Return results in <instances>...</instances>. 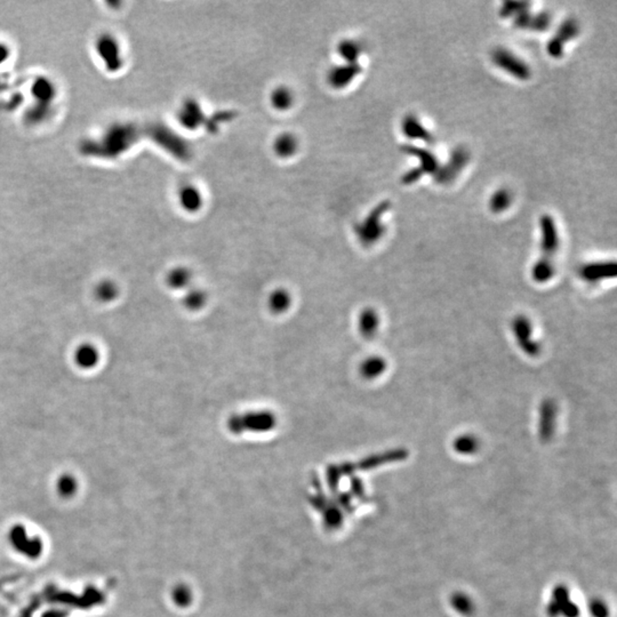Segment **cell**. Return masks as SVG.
Segmentation results:
<instances>
[{
  "label": "cell",
  "mask_w": 617,
  "mask_h": 617,
  "mask_svg": "<svg viewBox=\"0 0 617 617\" xmlns=\"http://www.w3.org/2000/svg\"><path fill=\"white\" fill-rule=\"evenodd\" d=\"M359 324H361V331L363 335L366 337H372L379 327V316L375 311L368 309V310L363 311Z\"/></svg>",
  "instance_id": "obj_17"
},
{
  "label": "cell",
  "mask_w": 617,
  "mask_h": 617,
  "mask_svg": "<svg viewBox=\"0 0 617 617\" xmlns=\"http://www.w3.org/2000/svg\"><path fill=\"white\" fill-rule=\"evenodd\" d=\"M73 359H75V365L82 370H91V368H94L100 361V354L94 345L85 343V344L79 345L78 348L75 349Z\"/></svg>",
  "instance_id": "obj_13"
},
{
  "label": "cell",
  "mask_w": 617,
  "mask_h": 617,
  "mask_svg": "<svg viewBox=\"0 0 617 617\" xmlns=\"http://www.w3.org/2000/svg\"><path fill=\"white\" fill-rule=\"evenodd\" d=\"M616 276V263L614 261H602L586 264L581 269V277L586 282H598Z\"/></svg>",
  "instance_id": "obj_11"
},
{
  "label": "cell",
  "mask_w": 617,
  "mask_h": 617,
  "mask_svg": "<svg viewBox=\"0 0 617 617\" xmlns=\"http://www.w3.org/2000/svg\"><path fill=\"white\" fill-rule=\"evenodd\" d=\"M119 45L117 44L116 39L111 36H103L97 41V52L108 69L116 71L119 69L120 55Z\"/></svg>",
  "instance_id": "obj_12"
},
{
  "label": "cell",
  "mask_w": 617,
  "mask_h": 617,
  "mask_svg": "<svg viewBox=\"0 0 617 617\" xmlns=\"http://www.w3.org/2000/svg\"><path fill=\"white\" fill-rule=\"evenodd\" d=\"M401 151L419 160V164H420L419 167L423 170L424 175H435L442 165L436 154L426 147H416L414 145H401Z\"/></svg>",
  "instance_id": "obj_8"
},
{
  "label": "cell",
  "mask_w": 617,
  "mask_h": 617,
  "mask_svg": "<svg viewBox=\"0 0 617 617\" xmlns=\"http://www.w3.org/2000/svg\"><path fill=\"white\" fill-rule=\"evenodd\" d=\"M581 34L580 22L575 17H567L559 24L555 35L549 39L546 53L549 57L559 60L564 57L565 48L570 41L576 39Z\"/></svg>",
  "instance_id": "obj_3"
},
{
  "label": "cell",
  "mask_w": 617,
  "mask_h": 617,
  "mask_svg": "<svg viewBox=\"0 0 617 617\" xmlns=\"http://www.w3.org/2000/svg\"><path fill=\"white\" fill-rule=\"evenodd\" d=\"M424 176L423 170L420 167H413L407 172H405L401 176V183L405 185H413L420 181Z\"/></svg>",
  "instance_id": "obj_23"
},
{
  "label": "cell",
  "mask_w": 617,
  "mask_h": 617,
  "mask_svg": "<svg viewBox=\"0 0 617 617\" xmlns=\"http://www.w3.org/2000/svg\"><path fill=\"white\" fill-rule=\"evenodd\" d=\"M512 331L518 344L525 354L532 358L537 357L541 354V345L539 342L532 340V323L527 317H516L512 321Z\"/></svg>",
  "instance_id": "obj_5"
},
{
  "label": "cell",
  "mask_w": 617,
  "mask_h": 617,
  "mask_svg": "<svg viewBox=\"0 0 617 617\" xmlns=\"http://www.w3.org/2000/svg\"><path fill=\"white\" fill-rule=\"evenodd\" d=\"M530 6H532V3H528V1L507 0V1L502 3V6L500 7V10H498V14H500L502 19L514 20V17L521 15L523 12L530 10Z\"/></svg>",
  "instance_id": "obj_15"
},
{
  "label": "cell",
  "mask_w": 617,
  "mask_h": 617,
  "mask_svg": "<svg viewBox=\"0 0 617 617\" xmlns=\"http://www.w3.org/2000/svg\"><path fill=\"white\" fill-rule=\"evenodd\" d=\"M174 598H175L177 605L180 604V605L187 606L191 604L194 595H192V591L189 586L187 588V586H180L174 591Z\"/></svg>",
  "instance_id": "obj_22"
},
{
  "label": "cell",
  "mask_w": 617,
  "mask_h": 617,
  "mask_svg": "<svg viewBox=\"0 0 617 617\" xmlns=\"http://www.w3.org/2000/svg\"><path fill=\"white\" fill-rule=\"evenodd\" d=\"M478 447H479V442L472 435H463L454 442V449L460 454H473L478 451Z\"/></svg>",
  "instance_id": "obj_19"
},
{
  "label": "cell",
  "mask_w": 617,
  "mask_h": 617,
  "mask_svg": "<svg viewBox=\"0 0 617 617\" xmlns=\"http://www.w3.org/2000/svg\"><path fill=\"white\" fill-rule=\"evenodd\" d=\"M471 154L469 149L464 145L454 147L449 154L447 161L440 165L433 180L439 185H451L458 179V176L467 168L470 163Z\"/></svg>",
  "instance_id": "obj_1"
},
{
  "label": "cell",
  "mask_w": 617,
  "mask_h": 617,
  "mask_svg": "<svg viewBox=\"0 0 617 617\" xmlns=\"http://www.w3.org/2000/svg\"><path fill=\"white\" fill-rule=\"evenodd\" d=\"M539 231H541V260L553 262L560 239L558 231L557 223L550 214H543L539 219Z\"/></svg>",
  "instance_id": "obj_4"
},
{
  "label": "cell",
  "mask_w": 617,
  "mask_h": 617,
  "mask_svg": "<svg viewBox=\"0 0 617 617\" xmlns=\"http://www.w3.org/2000/svg\"><path fill=\"white\" fill-rule=\"evenodd\" d=\"M557 405L552 399H545L539 407V433L542 442H549L555 435Z\"/></svg>",
  "instance_id": "obj_10"
},
{
  "label": "cell",
  "mask_w": 617,
  "mask_h": 617,
  "mask_svg": "<svg viewBox=\"0 0 617 617\" xmlns=\"http://www.w3.org/2000/svg\"><path fill=\"white\" fill-rule=\"evenodd\" d=\"M389 210H390V203L383 201L370 213V217L367 219L366 223L361 228V237L365 242H374L381 238V235L386 230L381 219Z\"/></svg>",
  "instance_id": "obj_7"
},
{
  "label": "cell",
  "mask_w": 617,
  "mask_h": 617,
  "mask_svg": "<svg viewBox=\"0 0 617 617\" xmlns=\"http://www.w3.org/2000/svg\"><path fill=\"white\" fill-rule=\"evenodd\" d=\"M514 204V194L510 189L500 188L489 198V210L493 214H503Z\"/></svg>",
  "instance_id": "obj_14"
},
{
  "label": "cell",
  "mask_w": 617,
  "mask_h": 617,
  "mask_svg": "<svg viewBox=\"0 0 617 617\" xmlns=\"http://www.w3.org/2000/svg\"><path fill=\"white\" fill-rule=\"evenodd\" d=\"M95 295L96 298L101 302H111L117 298L118 295V287L115 282L111 280H103L101 282L95 289Z\"/></svg>",
  "instance_id": "obj_20"
},
{
  "label": "cell",
  "mask_w": 617,
  "mask_h": 617,
  "mask_svg": "<svg viewBox=\"0 0 617 617\" xmlns=\"http://www.w3.org/2000/svg\"><path fill=\"white\" fill-rule=\"evenodd\" d=\"M491 59L496 68L517 80L527 82L532 78V68L530 64L508 48H495L492 52Z\"/></svg>",
  "instance_id": "obj_2"
},
{
  "label": "cell",
  "mask_w": 617,
  "mask_h": 617,
  "mask_svg": "<svg viewBox=\"0 0 617 617\" xmlns=\"http://www.w3.org/2000/svg\"><path fill=\"white\" fill-rule=\"evenodd\" d=\"M8 57H10V52H8V48H6V45L0 44V66H1L3 62H6Z\"/></svg>",
  "instance_id": "obj_24"
},
{
  "label": "cell",
  "mask_w": 617,
  "mask_h": 617,
  "mask_svg": "<svg viewBox=\"0 0 617 617\" xmlns=\"http://www.w3.org/2000/svg\"><path fill=\"white\" fill-rule=\"evenodd\" d=\"M386 363L382 358H370L363 363L361 373L367 379H375L386 370Z\"/></svg>",
  "instance_id": "obj_18"
},
{
  "label": "cell",
  "mask_w": 617,
  "mask_h": 617,
  "mask_svg": "<svg viewBox=\"0 0 617 617\" xmlns=\"http://www.w3.org/2000/svg\"><path fill=\"white\" fill-rule=\"evenodd\" d=\"M32 91L37 99L44 101V102H50V100H52L55 95V88H54L53 84L44 78L39 79L34 84Z\"/></svg>",
  "instance_id": "obj_21"
},
{
  "label": "cell",
  "mask_w": 617,
  "mask_h": 617,
  "mask_svg": "<svg viewBox=\"0 0 617 617\" xmlns=\"http://www.w3.org/2000/svg\"><path fill=\"white\" fill-rule=\"evenodd\" d=\"M514 27L518 30L532 32H546L551 28L552 15L548 10L532 13V10L523 12L521 15L512 20Z\"/></svg>",
  "instance_id": "obj_6"
},
{
  "label": "cell",
  "mask_w": 617,
  "mask_h": 617,
  "mask_svg": "<svg viewBox=\"0 0 617 617\" xmlns=\"http://www.w3.org/2000/svg\"><path fill=\"white\" fill-rule=\"evenodd\" d=\"M555 276V263L550 261L541 260L534 264L532 269V277L537 284H545Z\"/></svg>",
  "instance_id": "obj_16"
},
{
  "label": "cell",
  "mask_w": 617,
  "mask_h": 617,
  "mask_svg": "<svg viewBox=\"0 0 617 617\" xmlns=\"http://www.w3.org/2000/svg\"><path fill=\"white\" fill-rule=\"evenodd\" d=\"M401 132L412 141H421L431 145L435 140L433 133L426 129L423 122H421L420 118L414 113H408L402 118Z\"/></svg>",
  "instance_id": "obj_9"
}]
</instances>
